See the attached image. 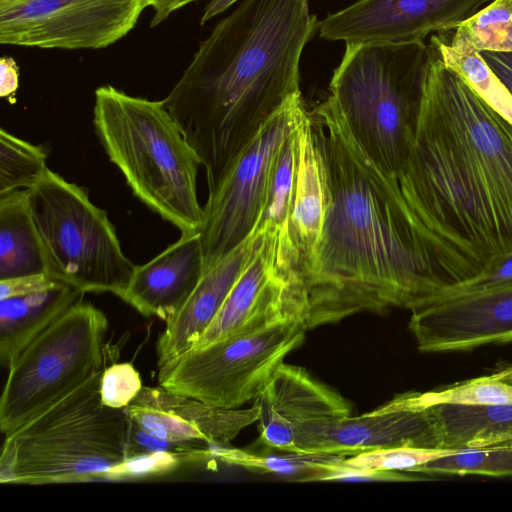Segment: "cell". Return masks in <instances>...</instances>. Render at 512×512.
Listing matches in <instances>:
<instances>
[{
    "label": "cell",
    "instance_id": "1f68e13d",
    "mask_svg": "<svg viewBox=\"0 0 512 512\" xmlns=\"http://www.w3.org/2000/svg\"><path fill=\"white\" fill-rule=\"evenodd\" d=\"M459 449L398 447L375 449L346 457L347 465L378 470L413 472L432 460L451 455Z\"/></svg>",
    "mask_w": 512,
    "mask_h": 512
},
{
    "label": "cell",
    "instance_id": "ba28073f",
    "mask_svg": "<svg viewBox=\"0 0 512 512\" xmlns=\"http://www.w3.org/2000/svg\"><path fill=\"white\" fill-rule=\"evenodd\" d=\"M108 328L106 315L81 301L22 350L8 368L0 397V430L5 436L104 369Z\"/></svg>",
    "mask_w": 512,
    "mask_h": 512
},
{
    "label": "cell",
    "instance_id": "5b68a950",
    "mask_svg": "<svg viewBox=\"0 0 512 512\" xmlns=\"http://www.w3.org/2000/svg\"><path fill=\"white\" fill-rule=\"evenodd\" d=\"M431 49L424 41L347 44L329 97L367 158L397 179L419 119Z\"/></svg>",
    "mask_w": 512,
    "mask_h": 512
},
{
    "label": "cell",
    "instance_id": "f35d334b",
    "mask_svg": "<svg viewBox=\"0 0 512 512\" xmlns=\"http://www.w3.org/2000/svg\"><path fill=\"white\" fill-rule=\"evenodd\" d=\"M145 8L153 10L151 26L159 25L173 12L197 0H143Z\"/></svg>",
    "mask_w": 512,
    "mask_h": 512
},
{
    "label": "cell",
    "instance_id": "52a82bcc",
    "mask_svg": "<svg viewBox=\"0 0 512 512\" xmlns=\"http://www.w3.org/2000/svg\"><path fill=\"white\" fill-rule=\"evenodd\" d=\"M30 216L46 273L84 293L121 298L135 266L124 254L106 211L83 187L49 168L27 190Z\"/></svg>",
    "mask_w": 512,
    "mask_h": 512
},
{
    "label": "cell",
    "instance_id": "ffe728a7",
    "mask_svg": "<svg viewBox=\"0 0 512 512\" xmlns=\"http://www.w3.org/2000/svg\"><path fill=\"white\" fill-rule=\"evenodd\" d=\"M297 131L298 161L289 233L305 283L320 246L328 191L323 159L307 109L299 121Z\"/></svg>",
    "mask_w": 512,
    "mask_h": 512
},
{
    "label": "cell",
    "instance_id": "cb8c5ba5",
    "mask_svg": "<svg viewBox=\"0 0 512 512\" xmlns=\"http://www.w3.org/2000/svg\"><path fill=\"white\" fill-rule=\"evenodd\" d=\"M228 445V444H227ZM216 444L214 459L260 473H273L296 481H325L332 468L350 456L345 452L303 453L281 451L282 454L256 455Z\"/></svg>",
    "mask_w": 512,
    "mask_h": 512
},
{
    "label": "cell",
    "instance_id": "7c38bea8",
    "mask_svg": "<svg viewBox=\"0 0 512 512\" xmlns=\"http://www.w3.org/2000/svg\"><path fill=\"white\" fill-rule=\"evenodd\" d=\"M143 0H0V42L43 49H100L127 35Z\"/></svg>",
    "mask_w": 512,
    "mask_h": 512
},
{
    "label": "cell",
    "instance_id": "603a6c76",
    "mask_svg": "<svg viewBox=\"0 0 512 512\" xmlns=\"http://www.w3.org/2000/svg\"><path fill=\"white\" fill-rule=\"evenodd\" d=\"M46 273L27 190L0 194V280Z\"/></svg>",
    "mask_w": 512,
    "mask_h": 512
},
{
    "label": "cell",
    "instance_id": "484cf974",
    "mask_svg": "<svg viewBox=\"0 0 512 512\" xmlns=\"http://www.w3.org/2000/svg\"><path fill=\"white\" fill-rule=\"evenodd\" d=\"M298 124L277 153L265 196L262 217L259 220H268L277 226L281 242L292 248L289 231L298 161Z\"/></svg>",
    "mask_w": 512,
    "mask_h": 512
},
{
    "label": "cell",
    "instance_id": "3957f363",
    "mask_svg": "<svg viewBox=\"0 0 512 512\" xmlns=\"http://www.w3.org/2000/svg\"><path fill=\"white\" fill-rule=\"evenodd\" d=\"M309 0H241L199 45L164 99L204 167L208 190L293 95L318 30Z\"/></svg>",
    "mask_w": 512,
    "mask_h": 512
},
{
    "label": "cell",
    "instance_id": "4dcf8cb0",
    "mask_svg": "<svg viewBox=\"0 0 512 512\" xmlns=\"http://www.w3.org/2000/svg\"><path fill=\"white\" fill-rule=\"evenodd\" d=\"M212 459L211 445L206 449L191 452L158 451L126 458L107 471L101 480L123 481L157 477L173 472L186 463Z\"/></svg>",
    "mask_w": 512,
    "mask_h": 512
},
{
    "label": "cell",
    "instance_id": "2e32d148",
    "mask_svg": "<svg viewBox=\"0 0 512 512\" xmlns=\"http://www.w3.org/2000/svg\"><path fill=\"white\" fill-rule=\"evenodd\" d=\"M127 415L150 434L192 449L227 445L244 428L259 419L256 404L247 409H227L174 393L165 387L143 386L125 408Z\"/></svg>",
    "mask_w": 512,
    "mask_h": 512
},
{
    "label": "cell",
    "instance_id": "74e56055",
    "mask_svg": "<svg viewBox=\"0 0 512 512\" xmlns=\"http://www.w3.org/2000/svg\"><path fill=\"white\" fill-rule=\"evenodd\" d=\"M486 65L512 96V52H479Z\"/></svg>",
    "mask_w": 512,
    "mask_h": 512
},
{
    "label": "cell",
    "instance_id": "d4e9b609",
    "mask_svg": "<svg viewBox=\"0 0 512 512\" xmlns=\"http://www.w3.org/2000/svg\"><path fill=\"white\" fill-rule=\"evenodd\" d=\"M430 43L448 67L457 72L487 104L512 123V96L478 51L451 46L445 41L443 33L432 35Z\"/></svg>",
    "mask_w": 512,
    "mask_h": 512
},
{
    "label": "cell",
    "instance_id": "8992f818",
    "mask_svg": "<svg viewBox=\"0 0 512 512\" xmlns=\"http://www.w3.org/2000/svg\"><path fill=\"white\" fill-rule=\"evenodd\" d=\"M96 373L6 435L0 482L43 485L101 480L126 459L128 415L104 405Z\"/></svg>",
    "mask_w": 512,
    "mask_h": 512
},
{
    "label": "cell",
    "instance_id": "277c9868",
    "mask_svg": "<svg viewBox=\"0 0 512 512\" xmlns=\"http://www.w3.org/2000/svg\"><path fill=\"white\" fill-rule=\"evenodd\" d=\"M95 133L133 194L181 234L199 232L200 159L164 100L133 96L111 85L96 89Z\"/></svg>",
    "mask_w": 512,
    "mask_h": 512
},
{
    "label": "cell",
    "instance_id": "8d00e7d4",
    "mask_svg": "<svg viewBox=\"0 0 512 512\" xmlns=\"http://www.w3.org/2000/svg\"><path fill=\"white\" fill-rule=\"evenodd\" d=\"M60 282L47 273L24 275L0 280V300L25 296L53 288Z\"/></svg>",
    "mask_w": 512,
    "mask_h": 512
},
{
    "label": "cell",
    "instance_id": "6da1fadb",
    "mask_svg": "<svg viewBox=\"0 0 512 512\" xmlns=\"http://www.w3.org/2000/svg\"><path fill=\"white\" fill-rule=\"evenodd\" d=\"M429 46L414 141L397 182L435 296L512 255V123Z\"/></svg>",
    "mask_w": 512,
    "mask_h": 512
},
{
    "label": "cell",
    "instance_id": "d6a6232c",
    "mask_svg": "<svg viewBox=\"0 0 512 512\" xmlns=\"http://www.w3.org/2000/svg\"><path fill=\"white\" fill-rule=\"evenodd\" d=\"M142 387L140 374L131 362L113 363L102 372L101 401L108 407L124 409L136 398Z\"/></svg>",
    "mask_w": 512,
    "mask_h": 512
},
{
    "label": "cell",
    "instance_id": "30bf717a",
    "mask_svg": "<svg viewBox=\"0 0 512 512\" xmlns=\"http://www.w3.org/2000/svg\"><path fill=\"white\" fill-rule=\"evenodd\" d=\"M305 110L301 92L291 96L209 191L199 230L204 273L238 247L258 224L277 153Z\"/></svg>",
    "mask_w": 512,
    "mask_h": 512
},
{
    "label": "cell",
    "instance_id": "5bb4252c",
    "mask_svg": "<svg viewBox=\"0 0 512 512\" xmlns=\"http://www.w3.org/2000/svg\"><path fill=\"white\" fill-rule=\"evenodd\" d=\"M493 0H358L319 21L321 38L347 44H400L448 32Z\"/></svg>",
    "mask_w": 512,
    "mask_h": 512
},
{
    "label": "cell",
    "instance_id": "7a4b0ae2",
    "mask_svg": "<svg viewBox=\"0 0 512 512\" xmlns=\"http://www.w3.org/2000/svg\"><path fill=\"white\" fill-rule=\"evenodd\" d=\"M310 117L328 202L318 253L305 282L307 328L363 312L425 306L435 289L397 179L367 158L329 96Z\"/></svg>",
    "mask_w": 512,
    "mask_h": 512
},
{
    "label": "cell",
    "instance_id": "8fae6325",
    "mask_svg": "<svg viewBox=\"0 0 512 512\" xmlns=\"http://www.w3.org/2000/svg\"><path fill=\"white\" fill-rule=\"evenodd\" d=\"M260 222V234L241 274L194 348L288 321L306 324L304 280L279 254L278 227L268 220Z\"/></svg>",
    "mask_w": 512,
    "mask_h": 512
},
{
    "label": "cell",
    "instance_id": "9c48e42d",
    "mask_svg": "<svg viewBox=\"0 0 512 512\" xmlns=\"http://www.w3.org/2000/svg\"><path fill=\"white\" fill-rule=\"evenodd\" d=\"M307 330L303 321H288L194 348L158 383L212 406L240 408L259 396Z\"/></svg>",
    "mask_w": 512,
    "mask_h": 512
},
{
    "label": "cell",
    "instance_id": "4316f807",
    "mask_svg": "<svg viewBox=\"0 0 512 512\" xmlns=\"http://www.w3.org/2000/svg\"><path fill=\"white\" fill-rule=\"evenodd\" d=\"M47 150L0 129V194L28 190L43 176Z\"/></svg>",
    "mask_w": 512,
    "mask_h": 512
},
{
    "label": "cell",
    "instance_id": "ab89813d",
    "mask_svg": "<svg viewBox=\"0 0 512 512\" xmlns=\"http://www.w3.org/2000/svg\"><path fill=\"white\" fill-rule=\"evenodd\" d=\"M1 68V97L13 96L18 88L19 72L16 62L11 57L3 56L0 61Z\"/></svg>",
    "mask_w": 512,
    "mask_h": 512
},
{
    "label": "cell",
    "instance_id": "83f0119b",
    "mask_svg": "<svg viewBox=\"0 0 512 512\" xmlns=\"http://www.w3.org/2000/svg\"><path fill=\"white\" fill-rule=\"evenodd\" d=\"M413 472L512 477V440L457 452L432 460Z\"/></svg>",
    "mask_w": 512,
    "mask_h": 512
},
{
    "label": "cell",
    "instance_id": "7402d4cb",
    "mask_svg": "<svg viewBox=\"0 0 512 512\" xmlns=\"http://www.w3.org/2000/svg\"><path fill=\"white\" fill-rule=\"evenodd\" d=\"M428 407L440 448H477L512 440V404Z\"/></svg>",
    "mask_w": 512,
    "mask_h": 512
},
{
    "label": "cell",
    "instance_id": "f546056e",
    "mask_svg": "<svg viewBox=\"0 0 512 512\" xmlns=\"http://www.w3.org/2000/svg\"><path fill=\"white\" fill-rule=\"evenodd\" d=\"M413 398L415 403L422 407L446 403L461 405L512 404V383L504 380L497 372L424 393L413 392Z\"/></svg>",
    "mask_w": 512,
    "mask_h": 512
},
{
    "label": "cell",
    "instance_id": "60d3db41",
    "mask_svg": "<svg viewBox=\"0 0 512 512\" xmlns=\"http://www.w3.org/2000/svg\"><path fill=\"white\" fill-rule=\"evenodd\" d=\"M240 0H211L205 7L201 17V24L224 12Z\"/></svg>",
    "mask_w": 512,
    "mask_h": 512
},
{
    "label": "cell",
    "instance_id": "e575fe53",
    "mask_svg": "<svg viewBox=\"0 0 512 512\" xmlns=\"http://www.w3.org/2000/svg\"><path fill=\"white\" fill-rule=\"evenodd\" d=\"M198 450L201 449H192L181 444L162 440L150 434L128 416L126 458L158 451L191 452Z\"/></svg>",
    "mask_w": 512,
    "mask_h": 512
},
{
    "label": "cell",
    "instance_id": "d590c367",
    "mask_svg": "<svg viewBox=\"0 0 512 512\" xmlns=\"http://www.w3.org/2000/svg\"><path fill=\"white\" fill-rule=\"evenodd\" d=\"M345 459V458H344ZM343 459V460H344ZM341 460L327 475L325 481H410L413 478L399 471L378 470L347 465Z\"/></svg>",
    "mask_w": 512,
    "mask_h": 512
},
{
    "label": "cell",
    "instance_id": "e0dca14e",
    "mask_svg": "<svg viewBox=\"0 0 512 512\" xmlns=\"http://www.w3.org/2000/svg\"><path fill=\"white\" fill-rule=\"evenodd\" d=\"M398 447L440 448L439 435L429 407L415 403L413 392L360 416H348L323 438L319 452L350 455Z\"/></svg>",
    "mask_w": 512,
    "mask_h": 512
},
{
    "label": "cell",
    "instance_id": "836d02e7",
    "mask_svg": "<svg viewBox=\"0 0 512 512\" xmlns=\"http://www.w3.org/2000/svg\"><path fill=\"white\" fill-rule=\"evenodd\" d=\"M508 287H512V255L480 276L443 289L427 305L448 298L485 293Z\"/></svg>",
    "mask_w": 512,
    "mask_h": 512
},
{
    "label": "cell",
    "instance_id": "4fadbf2b",
    "mask_svg": "<svg viewBox=\"0 0 512 512\" xmlns=\"http://www.w3.org/2000/svg\"><path fill=\"white\" fill-rule=\"evenodd\" d=\"M260 440L278 451L318 453L328 431L351 415L349 402L304 368L282 363L255 399Z\"/></svg>",
    "mask_w": 512,
    "mask_h": 512
},
{
    "label": "cell",
    "instance_id": "d6986e66",
    "mask_svg": "<svg viewBox=\"0 0 512 512\" xmlns=\"http://www.w3.org/2000/svg\"><path fill=\"white\" fill-rule=\"evenodd\" d=\"M204 274L199 232L181 237L143 265H136L121 299L141 315L165 322L184 305Z\"/></svg>",
    "mask_w": 512,
    "mask_h": 512
},
{
    "label": "cell",
    "instance_id": "44dd1931",
    "mask_svg": "<svg viewBox=\"0 0 512 512\" xmlns=\"http://www.w3.org/2000/svg\"><path fill=\"white\" fill-rule=\"evenodd\" d=\"M81 290L60 282L53 288L0 300V362L9 368L37 336L83 299Z\"/></svg>",
    "mask_w": 512,
    "mask_h": 512
},
{
    "label": "cell",
    "instance_id": "ac0fdd59",
    "mask_svg": "<svg viewBox=\"0 0 512 512\" xmlns=\"http://www.w3.org/2000/svg\"><path fill=\"white\" fill-rule=\"evenodd\" d=\"M262 227L251 234L220 262L207 270L181 309L168 321L156 342L158 380L192 350L214 320L241 274Z\"/></svg>",
    "mask_w": 512,
    "mask_h": 512
},
{
    "label": "cell",
    "instance_id": "9a60e30c",
    "mask_svg": "<svg viewBox=\"0 0 512 512\" xmlns=\"http://www.w3.org/2000/svg\"><path fill=\"white\" fill-rule=\"evenodd\" d=\"M409 329L425 353L512 342V287L440 300L411 311Z\"/></svg>",
    "mask_w": 512,
    "mask_h": 512
},
{
    "label": "cell",
    "instance_id": "f1b7e54d",
    "mask_svg": "<svg viewBox=\"0 0 512 512\" xmlns=\"http://www.w3.org/2000/svg\"><path fill=\"white\" fill-rule=\"evenodd\" d=\"M510 27L512 0H493L457 26L449 44L478 52H497Z\"/></svg>",
    "mask_w": 512,
    "mask_h": 512
}]
</instances>
